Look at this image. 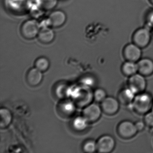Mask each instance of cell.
Masks as SVG:
<instances>
[{
	"label": "cell",
	"instance_id": "ac0fdd59",
	"mask_svg": "<svg viewBox=\"0 0 153 153\" xmlns=\"http://www.w3.org/2000/svg\"><path fill=\"white\" fill-rule=\"evenodd\" d=\"M12 116L8 109L1 108L0 110V128H6L8 127L12 121Z\"/></svg>",
	"mask_w": 153,
	"mask_h": 153
},
{
	"label": "cell",
	"instance_id": "e0dca14e",
	"mask_svg": "<svg viewBox=\"0 0 153 153\" xmlns=\"http://www.w3.org/2000/svg\"><path fill=\"white\" fill-rule=\"evenodd\" d=\"M121 71L124 76H131L138 72L137 64L136 62L127 61L123 64Z\"/></svg>",
	"mask_w": 153,
	"mask_h": 153
},
{
	"label": "cell",
	"instance_id": "603a6c76",
	"mask_svg": "<svg viewBox=\"0 0 153 153\" xmlns=\"http://www.w3.org/2000/svg\"><path fill=\"white\" fill-rule=\"evenodd\" d=\"M43 7L45 10H51L55 7L57 0H42Z\"/></svg>",
	"mask_w": 153,
	"mask_h": 153
},
{
	"label": "cell",
	"instance_id": "4316f807",
	"mask_svg": "<svg viewBox=\"0 0 153 153\" xmlns=\"http://www.w3.org/2000/svg\"><path fill=\"white\" fill-rule=\"evenodd\" d=\"M148 22L149 25L153 26V12L150 14L148 18Z\"/></svg>",
	"mask_w": 153,
	"mask_h": 153
},
{
	"label": "cell",
	"instance_id": "30bf717a",
	"mask_svg": "<svg viewBox=\"0 0 153 153\" xmlns=\"http://www.w3.org/2000/svg\"><path fill=\"white\" fill-rule=\"evenodd\" d=\"M123 54L126 60L137 62L140 59L142 51L141 48L135 44H129L124 47Z\"/></svg>",
	"mask_w": 153,
	"mask_h": 153
},
{
	"label": "cell",
	"instance_id": "ba28073f",
	"mask_svg": "<svg viewBox=\"0 0 153 153\" xmlns=\"http://www.w3.org/2000/svg\"><path fill=\"white\" fill-rule=\"evenodd\" d=\"M120 104L118 99L112 97H107L101 102V107L102 111L105 114L113 115L118 112Z\"/></svg>",
	"mask_w": 153,
	"mask_h": 153
},
{
	"label": "cell",
	"instance_id": "8992f818",
	"mask_svg": "<svg viewBox=\"0 0 153 153\" xmlns=\"http://www.w3.org/2000/svg\"><path fill=\"white\" fill-rule=\"evenodd\" d=\"M133 43L140 48L146 47L150 42L151 34L147 28H139L134 33L132 37Z\"/></svg>",
	"mask_w": 153,
	"mask_h": 153
},
{
	"label": "cell",
	"instance_id": "484cf974",
	"mask_svg": "<svg viewBox=\"0 0 153 153\" xmlns=\"http://www.w3.org/2000/svg\"><path fill=\"white\" fill-rule=\"evenodd\" d=\"M135 124L138 132L142 131L145 128L146 125L144 121H139L136 122Z\"/></svg>",
	"mask_w": 153,
	"mask_h": 153
},
{
	"label": "cell",
	"instance_id": "d4e9b609",
	"mask_svg": "<svg viewBox=\"0 0 153 153\" xmlns=\"http://www.w3.org/2000/svg\"><path fill=\"white\" fill-rule=\"evenodd\" d=\"M81 82L83 85L90 87L94 85L95 83V80L92 77L87 76L82 79Z\"/></svg>",
	"mask_w": 153,
	"mask_h": 153
},
{
	"label": "cell",
	"instance_id": "277c9868",
	"mask_svg": "<svg viewBox=\"0 0 153 153\" xmlns=\"http://www.w3.org/2000/svg\"><path fill=\"white\" fill-rule=\"evenodd\" d=\"M128 83V87L136 95L145 92L146 88L145 76L139 73L129 77Z\"/></svg>",
	"mask_w": 153,
	"mask_h": 153
},
{
	"label": "cell",
	"instance_id": "ffe728a7",
	"mask_svg": "<svg viewBox=\"0 0 153 153\" xmlns=\"http://www.w3.org/2000/svg\"><path fill=\"white\" fill-rule=\"evenodd\" d=\"M35 67L42 72H45L49 69L50 62L46 58L41 57L36 61Z\"/></svg>",
	"mask_w": 153,
	"mask_h": 153
},
{
	"label": "cell",
	"instance_id": "7402d4cb",
	"mask_svg": "<svg viewBox=\"0 0 153 153\" xmlns=\"http://www.w3.org/2000/svg\"><path fill=\"white\" fill-rule=\"evenodd\" d=\"M94 99L97 102H102L106 97L105 90L102 88H97L94 93Z\"/></svg>",
	"mask_w": 153,
	"mask_h": 153
},
{
	"label": "cell",
	"instance_id": "7c38bea8",
	"mask_svg": "<svg viewBox=\"0 0 153 153\" xmlns=\"http://www.w3.org/2000/svg\"><path fill=\"white\" fill-rule=\"evenodd\" d=\"M66 14L61 10H55L51 13L49 16V21L50 25L54 27L62 26L66 21Z\"/></svg>",
	"mask_w": 153,
	"mask_h": 153
},
{
	"label": "cell",
	"instance_id": "44dd1931",
	"mask_svg": "<svg viewBox=\"0 0 153 153\" xmlns=\"http://www.w3.org/2000/svg\"><path fill=\"white\" fill-rule=\"evenodd\" d=\"M83 149L86 153H94L97 150V142L92 140H87L84 144Z\"/></svg>",
	"mask_w": 153,
	"mask_h": 153
},
{
	"label": "cell",
	"instance_id": "52a82bcc",
	"mask_svg": "<svg viewBox=\"0 0 153 153\" xmlns=\"http://www.w3.org/2000/svg\"><path fill=\"white\" fill-rule=\"evenodd\" d=\"M115 146V140L111 135L102 136L97 142V151L99 153H111L114 150Z\"/></svg>",
	"mask_w": 153,
	"mask_h": 153
},
{
	"label": "cell",
	"instance_id": "5b68a950",
	"mask_svg": "<svg viewBox=\"0 0 153 153\" xmlns=\"http://www.w3.org/2000/svg\"><path fill=\"white\" fill-rule=\"evenodd\" d=\"M118 135L123 139H129L136 136L138 131L135 124L129 120L121 122L117 126Z\"/></svg>",
	"mask_w": 153,
	"mask_h": 153
},
{
	"label": "cell",
	"instance_id": "8fae6325",
	"mask_svg": "<svg viewBox=\"0 0 153 153\" xmlns=\"http://www.w3.org/2000/svg\"><path fill=\"white\" fill-rule=\"evenodd\" d=\"M138 72L144 76H149L153 74V61L149 58L140 59L137 62Z\"/></svg>",
	"mask_w": 153,
	"mask_h": 153
},
{
	"label": "cell",
	"instance_id": "cb8c5ba5",
	"mask_svg": "<svg viewBox=\"0 0 153 153\" xmlns=\"http://www.w3.org/2000/svg\"><path fill=\"white\" fill-rule=\"evenodd\" d=\"M144 121L146 125L149 127H153V112L149 111L145 114Z\"/></svg>",
	"mask_w": 153,
	"mask_h": 153
},
{
	"label": "cell",
	"instance_id": "9c48e42d",
	"mask_svg": "<svg viewBox=\"0 0 153 153\" xmlns=\"http://www.w3.org/2000/svg\"><path fill=\"white\" fill-rule=\"evenodd\" d=\"M101 107L95 103L88 105L84 109L83 115L88 123L97 121L102 114Z\"/></svg>",
	"mask_w": 153,
	"mask_h": 153
},
{
	"label": "cell",
	"instance_id": "6da1fadb",
	"mask_svg": "<svg viewBox=\"0 0 153 153\" xmlns=\"http://www.w3.org/2000/svg\"><path fill=\"white\" fill-rule=\"evenodd\" d=\"M68 96L71 97L76 105L80 107L87 106L94 99V93L90 87L83 85L82 87L69 88Z\"/></svg>",
	"mask_w": 153,
	"mask_h": 153
},
{
	"label": "cell",
	"instance_id": "2e32d148",
	"mask_svg": "<svg viewBox=\"0 0 153 153\" xmlns=\"http://www.w3.org/2000/svg\"><path fill=\"white\" fill-rule=\"evenodd\" d=\"M37 37L41 43L48 44L51 43L54 40L55 34L51 28L48 27H44L40 29Z\"/></svg>",
	"mask_w": 153,
	"mask_h": 153
},
{
	"label": "cell",
	"instance_id": "5bb4252c",
	"mask_svg": "<svg viewBox=\"0 0 153 153\" xmlns=\"http://www.w3.org/2000/svg\"><path fill=\"white\" fill-rule=\"evenodd\" d=\"M59 112L62 115L65 116H71L76 111V104L74 102L70 100H65L62 101L59 104Z\"/></svg>",
	"mask_w": 153,
	"mask_h": 153
},
{
	"label": "cell",
	"instance_id": "83f0119b",
	"mask_svg": "<svg viewBox=\"0 0 153 153\" xmlns=\"http://www.w3.org/2000/svg\"><path fill=\"white\" fill-rule=\"evenodd\" d=\"M151 111H152L153 112V105H152V109H151Z\"/></svg>",
	"mask_w": 153,
	"mask_h": 153
},
{
	"label": "cell",
	"instance_id": "3957f363",
	"mask_svg": "<svg viewBox=\"0 0 153 153\" xmlns=\"http://www.w3.org/2000/svg\"><path fill=\"white\" fill-rule=\"evenodd\" d=\"M40 29V25L36 20L29 19L21 26V35L25 39L31 40L37 36Z\"/></svg>",
	"mask_w": 153,
	"mask_h": 153
},
{
	"label": "cell",
	"instance_id": "7a4b0ae2",
	"mask_svg": "<svg viewBox=\"0 0 153 153\" xmlns=\"http://www.w3.org/2000/svg\"><path fill=\"white\" fill-rule=\"evenodd\" d=\"M153 104L152 96L145 92L136 95L131 104L134 111L139 114H146L151 111Z\"/></svg>",
	"mask_w": 153,
	"mask_h": 153
},
{
	"label": "cell",
	"instance_id": "f1b7e54d",
	"mask_svg": "<svg viewBox=\"0 0 153 153\" xmlns=\"http://www.w3.org/2000/svg\"><path fill=\"white\" fill-rule=\"evenodd\" d=\"M150 1L153 4V0H150Z\"/></svg>",
	"mask_w": 153,
	"mask_h": 153
},
{
	"label": "cell",
	"instance_id": "4fadbf2b",
	"mask_svg": "<svg viewBox=\"0 0 153 153\" xmlns=\"http://www.w3.org/2000/svg\"><path fill=\"white\" fill-rule=\"evenodd\" d=\"M42 73L36 68L31 69L27 72L26 80L31 86L35 87L39 85L42 80Z\"/></svg>",
	"mask_w": 153,
	"mask_h": 153
},
{
	"label": "cell",
	"instance_id": "d6986e66",
	"mask_svg": "<svg viewBox=\"0 0 153 153\" xmlns=\"http://www.w3.org/2000/svg\"><path fill=\"white\" fill-rule=\"evenodd\" d=\"M88 123L84 116H78L73 120V126L76 130L82 131L87 127Z\"/></svg>",
	"mask_w": 153,
	"mask_h": 153
},
{
	"label": "cell",
	"instance_id": "9a60e30c",
	"mask_svg": "<svg viewBox=\"0 0 153 153\" xmlns=\"http://www.w3.org/2000/svg\"><path fill=\"white\" fill-rule=\"evenodd\" d=\"M136 95L129 88L122 89L118 94V100L123 105H128L133 102Z\"/></svg>",
	"mask_w": 153,
	"mask_h": 153
}]
</instances>
